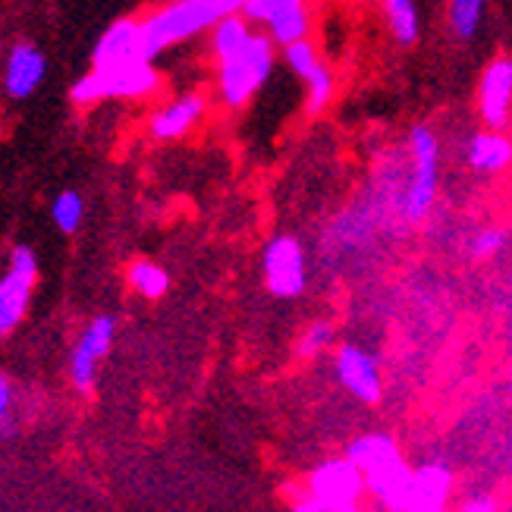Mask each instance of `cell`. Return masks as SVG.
<instances>
[{"instance_id": "2", "label": "cell", "mask_w": 512, "mask_h": 512, "mask_svg": "<svg viewBox=\"0 0 512 512\" xmlns=\"http://www.w3.org/2000/svg\"><path fill=\"white\" fill-rule=\"evenodd\" d=\"M409 161L412 170L399 208L409 224H421L431 214L440 186V139L428 123H415L409 129Z\"/></svg>"}, {"instance_id": "17", "label": "cell", "mask_w": 512, "mask_h": 512, "mask_svg": "<svg viewBox=\"0 0 512 512\" xmlns=\"http://www.w3.org/2000/svg\"><path fill=\"white\" fill-rule=\"evenodd\" d=\"M465 161L475 173H500L512 164V139L494 129L475 132L465 148Z\"/></svg>"}, {"instance_id": "1", "label": "cell", "mask_w": 512, "mask_h": 512, "mask_svg": "<svg viewBox=\"0 0 512 512\" xmlns=\"http://www.w3.org/2000/svg\"><path fill=\"white\" fill-rule=\"evenodd\" d=\"M220 19L224 16L217 13L211 0H170L167 7L139 19L142 22V57L145 60L161 57L173 44L214 29Z\"/></svg>"}, {"instance_id": "3", "label": "cell", "mask_w": 512, "mask_h": 512, "mask_svg": "<svg viewBox=\"0 0 512 512\" xmlns=\"http://www.w3.org/2000/svg\"><path fill=\"white\" fill-rule=\"evenodd\" d=\"M274 70V41L267 35H252L242 48L217 63V92L227 107H246Z\"/></svg>"}, {"instance_id": "24", "label": "cell", "mask_w": 512, "mask_h": 512, "mask_svg": "<svg viewBox=\"0 0 512 512\" xmlns=\"http://www.w3.org/2000/svg\"><path fill=\"white\" fill-rule=\"evenodd\" d=\"M333 340H337V330H333L330 321H311L302 330L296 352L302 355V359H318L321 352H327L333 346Z\"/></svg>"}, {"instance_id": "10", "label": "cell", "mask_w": 512, "mask_h": 512, "mask_svg": "<svg viewBox=\"0 0 512 512\" xmlns=\"http://www.w3.org/2000/svg\"><path fill=\"white\" fill-rule=\"evenodd\" d=\"M478 110L487 129L500 132L509 123L512 110V60L497 57L484 66V76L478 85Z\"/></svg>"}, {"instance_id": "6", "label": "cell", "mask_w": 512, "mask_h": 512, "mask_svg": "<svg viewBox=\"0 0 512 512\" xmlns=\"http://www.w3.org/2000/svg\"><path fill=\"white\" fill-rule=\"evenodd\" d=\"M117 315H95L79 333V340L70 349V384L79 393H92L98 381V365L107 359L117 340Z\"/></svg>"}, {"instance_id": "4", "label": "cell", "mask_w": 512, "mask_h": 512, "mask_svg": "<svg viewBox=\"0 0 512 512\" xmlns=\"http://www.w3.org/2000/svg\"><path fill=\"white\" fill-rule=\"evenodd\" d=\"M261 274L267 293L277 299H296L308 286V261L296 236L280 233L261 252Z\"/></svg>"}, {"instance_id": "25", "label": "cell", "mask_w": 512, "mask_h": 512, "mask_svg": "<svg viewBox=\"0 0 512 512\" xmlns=\"http://www.w3.org/2000/svg\"><path fill=\"white\" fill-rule=\"evenodd\" d=\"M305 82V107L308 114H321V110L327 107V101L333 98V73L327 70V66L321 63L315 73H311Z\"/></svg>"}, {"instance_id": "15", "label": "cell", "mask_w": 512, "mask_h": 512, "mask_svg": "<svg viewBox=\"0 0 512 512\" xmlns=\"http://www.w3.org/2000/svg\"><path fill=\"white\" fill-rule=\"evenodd\" d=\"M44 70H48V63H44V54L32 41L13 44L10 57H7V70H4V85H7L10 98L22 101V98L35 95V88L44 79Z\"/></svg>"}, {"instance_id": "7", "label": "cell", "mask_w": 512, "mask_h": 512, "mask_svg": "<svg viewBox=\"0 0 512 512\" xmlns=\"http://www.w3.org/2000/svg\"><path fill=\"white\" fill-rule=\"evenodd\" d=\"M242 16H246L252 26H261L264 35L274 44H280V48L305 41L311 29L305 0H246Z\"/></svg>"}, {"instance_id": "18", "label": "cell", "mask_w": 512, "mask_h": 512, "mask_svg": "<svg viewBox=\"0 0 512 512\" xmlns=\"http://www.w3.org/2000/svg\"><path fill=\"white\" fill-rule=\"evenodd\" d=\"M399 456V447L390 434H365V437H355L346 450V459L359 469L362 475L377 469V465H384L390 459Z\"/></svg>"}, {"instance_id": "29", "label": "cell", "mask_w": 512, "mask_h": 512, "mask_svg": "<svg viewBox=\"0 0 512 512\" xmlns=\"http://www.w3.org/2000/svg\"><path fill=\"white\" fill-rule=\"evenodd\" d=\"M13 406H16V390L10 384L7 374H0V431H10V418H13Z\"/></svg>"}, {"instance_id": "9", "label": "cell", "mask_w": 512, "mask_h": 512, "mask_svg": "<svg viewBox=\"0 0 512 512\" xmlns=\"http://www.w3.org/2000/svg\"><path fill=\"white\" fill-rule=\"evenodd\" d=\"M308 494L343 509V512H352L355 503H359V497L365 494V475L355 469L346 456L343 459H330V462L318 465V469L311 472Z\"/></svg>"}, {"instance_id": "13", "label": "cell", "mask_w": 512, "mask_h": 512, "mask_svg": "<svg viewBox=\"0 0 512 512\" xmlns=\"http://www.w3.org/2000/svg\"><path fill=\"white\" fill-rule=\"evenodd\" d=\"M129 60H145L142 57V22L117 19L95 44L92 70H110V66H120Z\"/></svg>"}, {"instance_id": "31", "label": "cell", "mask_w": 512, "mask_h": 512, "mask_svg": "<svg viewBox=\"0 0 512 512\" xmlns=\"http://www.w3.org/2000/svg\"><path fill=\"white\" fill-rule=\"evenodd\" d=\"M211 4L217 7L220 16H233V13H242V7H246V0H211Z\"/></svg>"}, {"instance_id": "16", "label": "cell", "mask_w": 512, "mask_h": 512, "mask_svg": "<svg viewBox=\"0 0 512 512\" xmlns=\"http://www.w3.org/2000/svg\"><path fill=\"white\" fill-rule=\"evenodd\" d=\"M450 497V469L443 462H428L412 472L406 512H443Z\"/></svg>"}, {"instance_id": "33", "label": "cell", "mask_w": 512, "mask_h": 512, "mask_svg": "<svg viewBox=\"0 0 512 512\" xmlns=\"http://www.w3.org/2000/svg\"><path fill=\"white\" fill-rule=\"evenodd\" d=\"M352 512H374V509H359V506H355Z\"/></svg>"}, {"instance_id": "30", "label": "cell", "mask_w": 512, "mask_h": 512, "mask_svg": "<svg viewBox=\"0 0 512 512\" xmlns=\"http://www.w3.org/2000/svg\"><path fill=\"white\" fill-rule=\"evenodd\" d=\"M293 512H343V509H337V506H330V503H324V500H318V497H305V500H299L296 506H293Z\"/></svg>"}, {"instance_id": "11", "label": "cell", "mask_w": 512, "mask_h": 512, "mask_svg": "<svg viewBox=\"0 0 512 512\" xmlns=\"http://www.w3.org/2000/svg\"><path fill=\"white\" fill-rule=\"evenodd\" d=\"M101 82L104 98H151L161 88V73L151 60H129L110 70H92Z\"/></svg>"}, {"instance_id": "8", "label": "cell", "mask_w": 512, "mask_h": 512, "mask_svg": "<svg viewBox=\"0 0 512 512\" xmlns=\"http://www.w3.org/2000/svg\"><path fill=\"white\" fill-rule=\"evenodd\" d=\"M333 377L340 381V387L355 396L359 403H381L384 396V377L377 359L362 349L359 343H340L333 352Z\"/></svg>"}, {"instance_id": "26", "label": "cell", "mask_w": 512, "mask_h": 512, "mask_svg": "<svg viewBox=\"0 0 512 512\" xmlns=\"http://www.w3.org/2000/svg\"><path fill=\"white\" fill-rule=\"evenodd\" d=\"M283 60H286V66H289V70H293L299 79H308V76L321 66L318 48H315V44H311L308 38H305V41H296V44H289V48H283Z\"/></svg>"}, {"instance_id": "22", "label": "cell", "mask_w": 512, "mask_h": 512, "mask_svg": "<svg viewBox=\"0 0 512 512\" xmlns=\"http://www.w3.org/2000/svg\"><path fill=\"white\" fill-rule=\"evenodd\" d=\"M484 19V0H450V29L459 41H472Z\"/></svg>"}, {"instance_id": "27", "label": "cell", "mask_w": 512, "mask_h": 512, "mask_svg": "<svg viewBox=\"0 0 512 512\" xmlns=\"http://www.w3.org/2000/svg\"><path fill=\"white\" fill-rule=\"evenodd\" d=\"M506 246V230L500 227H484L472 236V255L475 258H494Z\"/></svg>"}, {"instance_id": "12", "label": "cell", "mask_w": 512, "mask_h": 512, "mask_svg": "<svg viewBox=\"0 0 512 512\" xmlns=\"http://www.w3.org/2000/svg\"><path fill=\"white\" fill-rule=\"evenodd\" d=\"M205 107L208 101L198 95V92H189V95H180V98H173L170 104L158 107L151 114L148 120V132L158 142H176V139H183L189 136V132L202 123L205 117Z\"/></svg>"}, {"instance_id": "20", "label": "cell", "mask_w": 512, "mask_h": 512, "mask_svg": "<svg viewBox=\"0 0 512 512\" xmlns=\"http://www.w3.org/2000/svg\"><path fill=\"white\" fill-rule=\"evenodd\" d=\"M252 35H255V32H252V22H249L246 16H242V13L224 16V19H220L217 26L211 29V54H214V60L220 63V60L233 57Z\"/></svg>"}, {"instance_id": "5", "label": "cell", "mask_w": 512, "mask_h": 512, "mask_svg": "<svg viewBox=\"0 0 512 512\" xmlns=\"http://www.w3.org/2000/svg\"><path fill=\"white\" fill-rule=\"evenodd\" d=\"M38 283V258L29 246H16L10 252V267L0 277V340L22 324L32 305V293Z\"/></svg>"}, {"instance_id": "21", "label": "cell", "mask_w": 512, "mask_h": 512, "mask_svg": "<svg viewBox=\"0 0 512 512\" xmlns=\"http://www.w3.org/2000/svg\"><path fill=\"white\" fill-rule=\"evenodd\" d=\"M126 280L132 286V293H139L142 299H161V296H167V289H170V274L164 271L161 264H154L148 258L132 261L129 271H126Z\"/></svg>"}, {"instance_id": "32", "label": "cell", "mask_w": 512, "mask_h": 512, "mask_svg": "<svg viewBox=\"0 0 512 512\" xmlns=\"http://www.w3.org/2000/svg\"><path fill=\"white\" fill-rule=\"evenodd\" d=\"M459 512H497V506H494V500H487V497H475V500L465 503Z\"/></svg>"}, {"instance_id": "23", "label": "cell", "mask_w": 512, "mask_h": 512, "mask_svg": "<svg viewBox=\"0 0 512 512\" xmlns=\"http://www.w3.org/2000/svg\"><path fill=\"white\" fill-rule=\"evenodd\" d=\"M51 217H54V224L60 233H76L82 227V220H85V202H82V195L73 192V189H66L54 198V205H51Z\"/></svg>"}, {"instance_id": "19", "label": "cell", "mask_w": 512, "mask_h": 512, "mask_svg": "<svg viewBox=\"0 0 512 512\" xmlns=\"http://www.w3.org/2000/svg\"><path fill=\"white\" fill-rule=\"evenodd\" d=\"M381 10H384L390 35L403 44V48L418 44V38H421V13L415 7V0H381Z\"/></svg>"}, {"instance_id": "14", "label": "cell", "mask_w": 512, "mask_h": 512, "mask_svg": "<svg viewBox=\"0 0 512 512\" xmlns=\"http://www.w3.org/2000/svg\"><path fill=\"white\" fill-rule=\"evenodd\" d=\"M409 487H412V469L406 465L403 453L384 465H377V469L365 472V491L387 512H406Z\"/></svg>"}, {"instance_id": "28", "label": "cell", "mask_w": 512, "mask_h": 512, "mask_svg": "<svg viewBox=\"0 0 512 512\" xmlns=\"http://www.w3.org/2000/svg\"><path fill=\"white\" fill-rule=\"evenodd\" d=\"M70 98H73L79 107H92V104L104 101V92H101V82H98V76H95V73L82 76V79H79V82L70 88Z\"/></svg>"}]
</instances>
